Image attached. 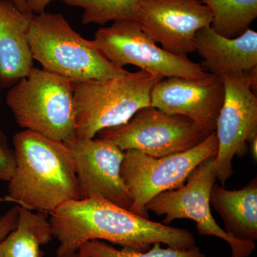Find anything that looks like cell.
Wrapping results in <instances>:
<instances>
[{
    "label": "cell",
    "instance_id": "obj_15",
    "mask_svg": "<svg viewBox=\"0 0 257 257\" xmlns=\"http://www.w3.org/2000/svg\"><path fill=\"white\" fill-rule=\"evenodd\" d=\"M32 14H25L10 2L0 0V83L3 88L14 85L34 67L28 39Z\"/></svg>",
    "mask_w": 257,
    "mask_h": 257
},
{
    "label": "cell",
    "instance_id": "obj_21",
    "mask_svg": "<svg viewBox=\"0 0 257 257\" xmlns=\"http://www.w3.org/2000/svg\"><path fill=\"white\" fill-rule=\"evenodd\" d=\"M15 168L14 151L10 147L6 135L0 130V181L9 182Z\"/></svg>",
    "mask_w": 257,
    "mask_h": 257
},
{
    "label": "cell",
    "instance_id": "obj_18",
    "mask_svg": "<svg viewBox=\"0 0 257 257\" xmlns=\"http://www.w3.org/2000/svg\"><path fill=\"white\" fill-rule=\"evenodd\" d=\"M210 10L211 30L232 39L249 29L257 18V0H201Z\"/></svg>",
    "mask_w": 257,
    "mask_h": 257
},
{
    "label": "cell",
    "instance_id": "obj_26",
    "mask_svg": "<svg viewBox=\"0 0 257 257\" xmlns=\"http://www.w3.org/2000/svg\"><path fill=\"white\" fill-rule=\"evenodd\" d=\"M68 257H92L89 256H87V255H84L82 254V253H81L80 252H79V251H77V252L73 253V254L70 255V256Z\"/></svg>",
    "mask_w": 257,
    "mask_h": 257
},
{
    "label": "cell",
    "instance_id": "obj_12",
    "mask_svg": "<svg viewBox=\"0 0 257 257\" xmlns=\"http://www.w3.org/2000/svg\"><path fill=\"white\" fill-rule=\"evenodd\" d=\"M64 143L75 165L81 199L99 197L130 210L133 200L121 175L124 151L99 138Z\"/></svg>",
    "mask_w": 257,
    "mask_h": 257
},
{
    "label": "cell",
    "instance_id": "obj_17",
    "mask_svg": "<svg viewBox=\"0 0 257 257\" xmlns=\"http://www.w3.org/2000/svg\"><path fill=\"white\" fill-rule=\"evenodd\" d=\"M48 215L19 207L16 227L0 241V257H45L42 247L53 239Z\"/></svg>",
    "mask_w": 257,
    "mask_h": 257
},
{
    "label": "cell",
    "instance_id": "obj_3",
    "mask_svg": "<svg viewBox=\"0 0 257 257\" xmlns=\"http://www.w3.org/2000/svg\"><path fill=\"white\" fill-rule=\"evenodd\" d=\"M28 39L32 57L42 69L72 82L107 80L128 72L109 62L60 13H33Z\"/></svg>",
    "mask_w": 257,
    "mask_h": 257
},
{
    "label": "cell",
    "instance_id": "obj_25",
    "mask_svg": "<svg viewBox=\"0 0 257 257\" xmlns=\"http://www.w3.org/2000/svg\"><path fill=\"white\" fill-rule=\"evenodd\" d=\"M251 153H252V157L253 160L256 161L257 160V138L253 139L251 141Z\"/></svg>",
    "mask_w": 257,
    "mask_h": 257
},
{
    "label": "cell",
    "instance_id": "obj_23",
    "mask_svg": "<svg viewBox=\"0 0 257 257\" xmlns=\"http://www.w3.org/2000/svg\"><path fill=\"white\" fill-rule=\"evenodd\" d=\"M54 0H27L30 10L34 14L45 12L47 7Z\"/></svg>",
    "mask_w": 257,
    "mask_h": 257
},
{
    "label": "cell",
    "instance_id": "obj_2",
    "mask_svg": "<svg viewBox=\"0 0 257 257\" xmlns=\"http://www.w3.org/2000/svg\"><path fill=\"white\" fill-rule=\"evenodd\" d=\"M15 168L5 202L52 214L64 203L81 199L75 165L63 142L25 130L13 138Z\"/></svg>",
    "mask_w": 257,
    "mask_h": 257
},
{
    "label": "cell",
    "instance_id": "obj_28",
    "mask_svg": "<svg viewBox=\"0 0 257 257\" xmlns=\"http://www.w3.org/2000/svg\"><path fill=\"white\" fill-rule=\"evenodd\" d=\"M230 257H233V256H230Z\"/></svg>",
    "mask_w": 257,
    "mask_h": 257
},
{
    "label": "cell",
    "instance_id": "obj_10",
    "mask_svg": "<svg viewBox=\"0 0 257 257\" xmlns=\"http://www.w3.org/2000/svg\"><path fill=\"white\" fill-rule=\"evenodd\" d=\"M207 159L193 170L183 187L158 194L147 203V212L165 215L162 224L169 225L176 219H188L196 223L201 236H212L224 240L231 250V256L248 257L256 248L252 241H240L228 234L214 220L211 212L210 193L216 183L214 162Z\"/></svg>",
    "mask_w": 257,
    "mask_h": 257
},
{
    "label": "cell",
    "instance_id": "obj_6",
    "mask_svg": "<svg viewBox=\"0 0 257 257\" xmlns=\"http://www.w3.org/2000/svg\"><path fill=\"white\" fill-rule=\"evenodd\" d=\"M218 149L214 132L194 148L167 156L152 157L135 150L124 151L121 175L133 200L130 211L149 219L147 203L161 193L183 187L199 164L216 157Z\"/></svg>",
    "mask_w": 257,
    "mask_h": 257
},
{
    "label": "cell",
    "instance_id": "obj_13",
    "mask_svg": "<svg viewBox=\"0 0 257 257\" xmlns=\"http://www.w3.org/2000/svg\"><path fill=\"white\" fill-rule=\"evenodd\" d=\"M224 98L219 76L209 74L202 79L169 77L154 86L151 106L172 114L182 115L203 127L215 132Z\"/></svg>",
    "mask_w": 257,
    "mask_h": 257
},
{
    "label": "cell",
    "instance_id": "obj_16",
    "mask_svg": "<svg viewBox=\"0 0 257 257\" xmlns=\"http://www.w3.org/2000/svg\"><path fill=\"white\" fill-rule=\"evenodd\" d=\"M210 205L221 216L228 234L240 241H256V177L238 190H229L214 184Z\"/></svg>",
    "mask_w": 257,
    "mask_h": 257
},
{
    "label": "cell",
    "instance_id": "obj_20",
    "mask_svg": "<svg viewBox=\"0 0 257 257\" xmlns=\"http://www.w3.org/2000/svg\"><path fill=\"white\" fill-rule=\"evenodd\" d=\"M79 252L92 257H206L197 246L188 249L162 248V243H155L146 251H138L131 248L114 247L106 241L92 240L84 243Z\"/></svg>",
    "mask_w": 257,
    "mask_h": 257
},
{
    "label": "cell",
    "instance_id": "obj_19",
    "mask_svg": "<svg viewBox=\"0 0 257 257\" xmlns=\"http://www.w3.org/2000/svg\"><path fill=\"white\" fill-rule=\"evenodd\" d=\"M83 10L84 25H104L109 22L135 20L140 0H60Z\"/></svg>",
    "mask_w": 257,
    "mask_h": 257
},
{
    "label": "cell",
    "instance_id": "obj_9",
    "mask_svg": "<svg viewBox=\"0 0 257 257\" xmlns=\"http://www.w3.org/2000/svg\"><path fill=\"white\" fill-rule=\"evenodd\" d=\"M212 133L187 116L150 106L137 111L124 124L106 128L96 136L123 151L135 150L161 157L194 148Z\"/></svg>",
    "mask_w": 257,
    "mask_h": 257
},
{
    "label": "cell",
    "instance_id": "obj_24",
    "mask_svg": "<svg viewBox=\"0 0 257 257\" xmlns=\"http://www.w3.org/2000/svg\"><path fill=\"white\" fill-rule=\"evenodd\" d=\"M7 1L12 3L17 9L20 10L22 13H25V14H32V12L29 7L27 0H7Z\"/></svg>",
    "mask_w": 257,
    "mask_h": 257
},
{
    "label": "cell",
    "instance_id": "obj_11",
    "mask_svg": "<svg viewBox=\"0 0 257 257\" xmlns=\"http://www.w3.org/2000/svg\"><path fill=\"white\" fill-rule=\"evenodd\" d=\"M135 20L162 49L187 56L195 52L196 34L210 26L212 14L201 0H140Z\"/></svg>",
    "mask_w": 257,
    "mask_h": 257
},
{
    "label": "cell",
    "instance_id": "obj_14",
    "mask_svg": "<svg viewBox=\"0 0 257 257\" xmlns=\"http://www.w3.org/2000/svg\"><path fill=\"white\" fill-rule=\"evenodd\" d=\"M194 49L204 60L201 67L209 74L220 77L257 67V32L250 29L229 39L217 35L210 26L205 27L196 34Z\"/></svg>",
    "mask_w": 257,
    "mask_h": 257
},
{
    "label": "cell",
    "instance_id": "obj_1",
    "mask_svg": "<svg viewBox=\"0 0 257 257\" xmlns=\"http://www.w3.org/2000/svg\"><path fill=\"white\" fill-rule=\"evenodd\" d=\"M49 219L59 242L57 257H68L92 240L138 251H146L155 243L177 249L196 246L189 230L150 220L99 197L64 203Z\"/></svg>",
    "mask_w": 257,
    "mask_h": 257
},
{
    "label": "cell",
    "instance_id": "obj_4",
    "mask_svg": "<svg viewBox=\"0 0 257 257\" xmlns=\"http://www.w3.org/2000/svg\"><path fill=\"white\" fill-rule=\"evenodd\" d=\"M6 104L20 127L69 143L77 138L74 82L33 67L10 87Z\"/></svg>",
    "mask_w": 257,
    "mask_h": 257
},
{
    "label": "cell",
    "instance_id": "obj_5",
    "mask_svg": "<svg viewBox=\"0 0 257 257\" xmlns=\"http://www.w3.org/2000/svg\"><path fill=\"white\" fill-rule=\"evenodd\" d=\"M162 77L140 69L107 80L74 82L77 138L92 139L102 130L119 126L151 106L154 86Z\"/></svg>",
    "mask_w": 257,
    "mask_h": 257
},
{
    "label": "cell",
    "instance_id": "obj_27",
    "mask_svg": "<svg viewBox=\"0 0 257 257\" xmlns=\"http://www.w3.org/2000/svg\"><path fill=\"white\" fill-rule=\"evenodd\" d=\"M3 87H2V85H1V83H0V106H1V104H2V95H1V93H2V89H3Z\"/></svg>",
    "mask_w": 257,
    "mask_h": 257
},
{
    "label": "cell",
    "instance_id": "obj_7",
    "mask_svg": "<svg viewBox=\"0 0 257 257\" xmlns=\"http://www.w3.org/2000/svg\"><path fill=\"white\" fill-rule=\"evenodd\" d=\"M92 41L109 62L121 68L132 64L162 78L197 79L209 74L187 56L175 55L159 47L135 20H119L99 28Z\"/></svg>",
    "mask_w": 257,
    "mask_h": 257
},
{
    "label": "cell",
    "instance_id": "obj_8",
    "mask_svg": "<svg viewBox=\"0 0 257 257\" xmlns=\"http://www.w3.org/2000/svg\"><path fill=\"white\" fill-rule=\"evenodd\" d=\"M224 98L215 133L219 143L214 166L216 179L224 187L234 174L233 159L247 152V143L257 138V67L220 76Z\"/></svg>",
    "mask_w": 257,
    "mask_h": 257
},
{
    "label": "cell",
    "instance_id": "obj_22",
    "mask_svg": "<svg viewBox=\"0 0 257 257\" xmlns=\"http://www.w3.org/2000/svg\"><path fill=\"white\" fill-rule=\"evenodd\" d=\"M19 207L15 205L0 217V241L16 227L18 224Z\"/></svg>",
    "mask_w": 257,
    "mask_h": 257
}]
</instances>
